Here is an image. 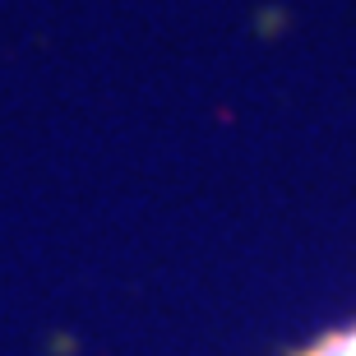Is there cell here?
Returning a JSON list of instances; mask_svg holds the SVG:
<instances>
[{
    "mask_svg": "<svg viewBox=\"0 0 356 356\" xmlns=\"http://www.w3.org/2000/svg\"><path fill=\"white\" fill-rule=\"evenodd\" d=\"M305 356H356V329L347 333H333V338H324V343H315Z\"/></svg>",
    "mask_w": 356,
    "mask_h": 356,
    "instance_id": "cell-1",
    "label": "cell"
}]
</instances>
